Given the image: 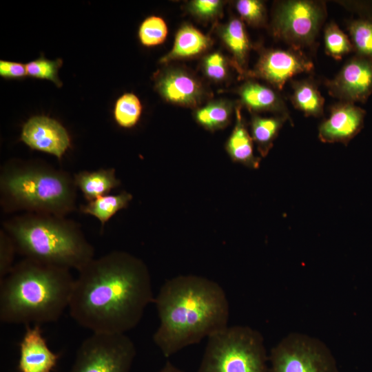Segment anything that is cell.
<instances>
[{"label": "cell", "instance_id": "6da1fadb", "mask_svg": "<svg viewBox=\"0 0 372 372\" xmlns=\"http://www.w3.org/2000/svg\"><path fill=\"white\" fill-rule=\"evenodd\" d=\"M78 272L68 309L74 320L92 333L125 334L154 302L147 266L127 252L94 258Z\"/></svg>", "mask_w": 372, "mask_h": 372}, {"label": "cell", "instance_id": "7a4b0ae2", "mask_svg": "<svg viewBox=\"0 0 372 372\" xmlns=\"http://www.w3.org/2000/svg\"><path fill=\"white\" fill-rule=\"evenodd\" d=\"M160 324L153 335L166 358L225 329L229 304L216 282L194 276L167 280L154 297Z\"/></svg>", "mask_w": 372, "mask_h": 372}, {"label": "cell", "instance_id": "3957f363", "mask_svg": "<svg viewBox=\"0 0 372 372\" xmlns=\"http://www.w3.org/2000/svg\"><path fill=\"white\" fill-rule=\"evenodd\" d=\"M70 269L24 258L0 281V320L14 324L55 322L68 308Z\"/></svg>", "mask_w": 372, "mask_h": 372}, {"label": "cell", "instance_id": "277c9868", "mask_svg": "<svg viewBox=\"0 0 372 372\" xmlns=\"http://www.w3.org/2000/svg\"><path fill=\"white\" fill-rule=\"evenodd\" d=\"M3 229L24 258L79 271L94 258L80 226L65 216L25 213L6 220Z\"/></svg>", "mask_w": 372, "mask_h": 372}, {"label": "cell", "instance_id": "5b68a950", "mask_svg": "<svg viewBox=\"0 0 372 372\" xmlns=\"http://www.w3.org/2000/svg\"><path fill=\"white\" fill-rule=\"evenodd\" d=\"M77 187L68 172L39 163L10 162L1 169V206L6 212L65 216L76 207Z\"/></svg>", "mask_w": 372, "mask_h": 372}, {"label": "cell", "instance_id": "8992f818", "mask_svg": "<svg viewBox=\"0 0 372 372\" xmlns=\"http://www.w3.org/2000/svg\"><path fill=\"white\" fill-rule=\"evenodd\" d=\"M267 358L260 331L228 326L207 338L198 372H268Z\"/></svg>", "mask_w": 372, "mask_h": 372}, {"label": "cell", "instance_id": "52a82bcc", "mask_svg": "<svg viewBox=\"0 0 372 372\" xmlns=\"http://www.w3.org/2000/svg\"><path fill=\"white\" fill-rule=\"evenodd\" d=\"M268 372H339L329 347L320 339L292 332L271 350Z\"/></svg>", "mask_w": 372, "mask_h": 372}, {"label": "cell", "instance_id": "ba28073f", "mask_svg": "<svg viewBox=\"0 0 372 372\" xmlns=\"http://www.w3.org/2000/svg\"><path fill=\"white\" fill-rule=\"evenodd\" d=\"M136 353L126 334L92 333L79 346L69 372H130Z\"/></svg>", "mask_w": 372, "mask_h": 372}, {"label": "cell", "instance_id": "9c48e42d", "mask_svg": "<svg viewBox=\"0 0 372 372\" xmlns=\"http://www.w3.org/2000/svg\"><path fill=\"white\" fill-rule=\"evenodd\" d=\"M325 17L323 3L305 0L281 1L275 10L273 33L291 48L301 50L314 43Z\"/></svg>", "mask_w": 372, "mask_h": 372}, {"label": "cell", "instance_id": "30bf717a", "mask_svg": "<svg viewBox=\"0 0 372 372\" xmlns=\"http://www.w3.org/2000/svg\"><path fill=\"white\" fill-rule=\"evenodd\" d=\"M313 68L311 61L300 49H271L261 53L252 76L281 90L292 77L310 72Z\"/></svg>", "mask_w": 372, "mask_h": 372}, {"label": "cell", "instance_id": "8fae6325", "mask_svg": "<svg viewBox=\"0 0 372 372\" xmlns=\"http://www.w3.org/2000/svg\"><path fill=\"white\" fill-rule=\"evenodd\" d=\"M326 85L329 93L341 101L365 103L372 94V59L356 54Z\"/></svg>", "mask_w": 372, "mask_h": 372}, {"label": "cell", "instance_id": "7c38bea8", "mask_svg": "<svg viewBox=\"0 0 372 372\" xmlns=\"http://www.w3.org/2000/svg\"><path fill=\"white\" fill-rule=\"evenodd\" d=\"M21 140L32 149L61 159L70 146L65 128L55 119L45 116L30 118L23 126Z\"/></svg>", "mask_w": 372, "mask_h": 372}, {"label": "cell", "instance_id": "4fadbf2b", "mask_svg": "<svg viewBox=\"0 0 372 372\" xmlns=\"http://www.w3.org/2000/svg\"><path fill=\"white\" fill-rule=\"evenodd\" d=\"M366 112L354 103L341 101L333 105L327 118L318 127L323 143L347 145L363 128Z\"/></svg>", "mask_w": 372, "mask_h": 372}, {"label": "cell", "instance_id": "5bb4252c", "mask_svg": "<svg viewBox=\"0 0 372 372\" xmlns=\"http://www.w3.org/2000/svg\"><path fill=\"white\" fill-rule=\"evenodd\" d=\"M59 355L52 351L44 338L40 324L26 325L19 342V372H52Z\"/></svg>", "mask_w": 372, "mask_h": 372}, {"label": "cell", "instance_id": "9a60e30c", "mask_svg": "<svg viewBox=\"0 0 372 372\" xmlns=\"http://www.w3.org/2000/svg\"><path fill=\"white\" fill-rule=\"evenodd\" d=\"M156 87L166 101L186 107L196 106L204 94L197 79L178 69L167 70L161 74L156 79Z\"/></svg>", "mask_w": 372, "mask_h": 372}, {"label": "cell", "instance_id": "2e32d148", "mask_svg": "<svg viewBox=\"0 0 372 372\" xmlns=\"http://www.w3.org/2000/svg\"><path fill=\"white\" fill-rule=\"evenodd\" d=\"M241 102L254 112H272L291 119L287 106L280 96L270 87L249 81L239 89Z\"/></svg>", "mask_w": 372, "mask_h": 372}, {"label": "cell", "instance_id": "e0dca14e", "mask_svg": "<svg viewBox=\"0 0 372 372\" xmlns=\"http://www.w3.org/2000/svg\"><path fill=\"white\" fill-rule=\"evenodd\" d=\"M226 150L233 161L251 169L259 167L260 159L254 155L253 139L239 108L236 110V125L227 141Z\"/></svg>", "mask_w": 372, "mask_h": 372}, {"label": "cell", "instance_id": "ac0fdd59", "mask_svg": "<svg viewBox=\"0 0 372 372\" xmlns=\"http://www.w3.org/2000/svg\"><path fill=\"white\" fill-rule=\"evenodd\" d=\"M75 185L89 202L107 195L120 185L114 168H101L96 171H81L73 176Z\"/></svg>", "mask_w": 372, "mask_h": 372}, {"label": "cell", "instance_id": "d6986e66", "mask_svg": "<svg viewBox=\"0 0 372 372\" xmlns=\"http://www.w3.org/2000/svg\"><path fill=\"white\" fill-rule=\"evenodd\" d=\"M211 41L190 25H183L177 32L172 49L161 60L167 63L172 60L195 56L205 52Z\"/></svg>", "mask_w": 372, "mask_h": 372}, {"label": "cell", "instance_id": "ffe728a7", "mask_svg": "<svg viewBox=\"0 0 372 372\" xmlns=\"http://www.w3.org/2000/svg\"><path fill=\"white\" fill-rule=\"evenodd\" d=\"M221 37L233 56L234 66L244 74L251 45L242 21L231 19L222 30Z\"/></svg>", "mask_w": 372, "mask_h": 372}, {"label": "cell", "instance_id": "44dd1931", "mask_svg": "<svg viewBox=\"0 0 372 372\" xmlns=\"http://www.w3.org/2000/svg\"><path fill=\"white\" fill-rule=\"evenodd\" d=\"M292 90L291 101L296 109L307 116L320 117L323 114L324 99L313 82L293 81Z\"/></svg>", "mask_w": 372, "mask_h": 372}, {"label": "cell", "instance_id": "7402d4cb", "mask_svg": "<svg viewBox=\"0 0 372 372\" xmlns=\"http://www.w3.org/2000/svg\"><path fill=\"white\" fill-rule=\"evenodd\" d=\"M287 120L291 122L288 118L280 115L273 117H262L258 115L252 116L251 137L262 157L267 155L279 131Z\"/></svg>", "mask_w": 372, "mask_h": 372}, {"label": "cell", "instance_id": "603a6c76", "mask_svg": "<svg viewBox=\"0 0 372 372\" xmlns=\"http://www.w3.org/2000/svg\"><path fill=\"white\" fill-rule=\"evenodd\" d=\"M132 199V195L125 191L116 195L99 197L87 204L81 205L80 210L85 214L92 215L101 223V229L105 224L118 211L126 208Z\"/></svg>", "mask_w": 372, "mask_h": 372}, {"label": "cell", "instance_id": "cb8c5ba5", "mask_svg": "<svg viewBox=\"0 0 372 372\" xmlns=\"http://www.w3.org/2000/svg\"><path fill=\"white\" fill-rule=\"evenodd\" d=\"M231 105L227 101H218L198 109L195 118L206 130L215 131L225 127L231 120Z\"/></svg>", "mask_w": 372, "mask_h": 372}, {"label": "cell", "instance_id": "d4e9b609", "mask_svg": "<svg viewBox=\"0 0 372 372\" xmlns=\"http://www.w3.org/2000/svg\"><path fill=\"white\" fill-rule=\"evenodd\" d=\"M348 30L356 54L372 59V19L353 20L348 25Z\"/></svg>", "mask_w": 372, "mask_h": 372}, {"label": "cell", "instance_id": "484cf974", "mask_svg": "<svg viewBox=\"0 0 372 372\" xmlns=\"http://www.w3.org/2000/svg\"><path fill=\"white\" fill-rule=\"evenodd\" d=\"M142 112L139 99L133 93L123 94L116 102L114 116L121 127L130 128L138 121Z\"/></svg>", "mask_w": 372, "mask_h": 372}, {"label": "cell", "instance_id": "4316f807", "mask_svg": "<svg viewBox=\"0 0 372 372\" xmlns=\"http://www.w3.org/2000/svg\"><path fill=\"white\" fill-rule=\"evenodd\" d=\"M324 39L326 53L336 60L353 50L351 40L333 22L326 26Z\"/></svg>", "mask_w": 372, "mask_h": 372}, {"label": "cell", "instance_id": "83f0119b", "mask_svg": "<svg viewBox=\"0 0 372 372\" xmlns=\"http://www.w3.org/2000/svg\"><path fill=\"white\" fill-rule=\"evenodd\" d=\"M167 26L165 21L157 16L146 18L141 24L138 37L145 46H155L162 43L167 35Z\"/></svg>", "mask_w": 372, "mask_h": 372}, {"label": "cell", "instance_id": "f1b7e54d", "mask_svg": "<svg viewBox=\"0 0 372 372\" xmlns=\"http://www.w3.org/2000/svg\"><path fill=\"white\" fill-rule=\"evenodd\" d=\"M62 64L61 59L52 61L41 56L25 65L27 74L34 78L51 81L57 87H61L62 82L59 78L58 72Z\"/></svg>", "mask_w": 372, "mask_h": 372}, {"label": "cell", "instance_id": "f546056e", "mask_svg": "<svg viewBox=\"0 0 372 372\" xmlns=\"http://www.w3.org/2000/svg\"><path fill=\"white\" fill-rule=\"evenodd\" d=\"M236 8L240 17L251 25L260 26L266 21L265 7L260 1L239 0Z\"/></svg>", "mask_w": 372, "mask_h": 372}, {"label": "cell", "instance_id": "4dcf8cb0", "mask_svg": "<svg viewBox=\"0 0 372 372\" xmlns=\"http://www.w3.org/2000/svg\"><path fill=\"white\" fill-rule=\"evenodd\" d=\"M17 250L12 238L3 229L0 230V280L14 267Z\"/></svg>", "mask_w": 372, "mask_h": 372}, {"label": "cell", "instance_id": "1f68e13d", "mask_svg": "<svg viewBox=\"0 0 372 372\" xmlns=\"http://www.w3.org/2000/svg\"><path fill=\"white\" fill-rule=\"evenodd\" d=\"M203 68L206 75L214 81H221L227 76V63L219 52L208 55L204 60Z\"/></svg>", "mask_w": 372, "mask_h": 372}, {"label": "cell", "instance_id": "d6a6232c", "mask_svg": "<svg viewBox=\"0 0 372 372\" xmlns=\"http://www.w3.org/2000/svg\"><path fill=\"white\" fill-rule=\"evenodd\" d=\"M222 6L223 2L218 0H194L189 3V9L196 17L209 19L220 13Z\"/></svg>", "mask_w": 372, "mask_h": 372}, {"label": "cell", "instance_id": "836d02e7", "mask_svg": "<svg viewBox=\"0 0 372 372\" xmlns=\"http://www.w3.org/2000/svg\"><path fill=\"white\" fill-rule=\"evenodd\" d=\"M0 75L6 79H20L27 74L25 65L9 61H0Z\"/></svg>", "mask_w": 372, "mask_h": 372}, {"label": "cell", "instance_id": "e575fe53", "mask_svg": "<svg viewBox=\"0 0 372 372\" xmlns=\"http://www.w3.org/2000/svg\"><path fill=\"white\" fill-rule=\"evenodd\" d=\"M158 372H183L170 362H167Z\"/></svg>", "mask_w": 372, "mask_h": 372}]
</instances>
